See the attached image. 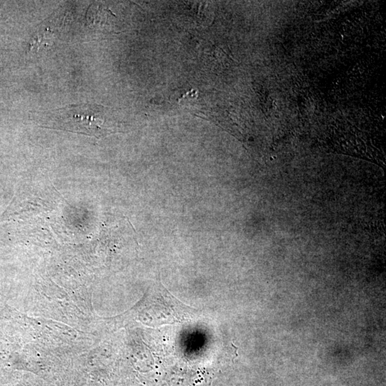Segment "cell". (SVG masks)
I'll return each instance as SVG.
<instances>
[{"instance_id": "6da1fadb", "label": "cell", "mask_w": 386, "mask_h": 386, "mask_svg": "<svg viewBox=\"0 0 386 386\" xmlns=\"http://www.w3.org/2000/svg\"><path fill=\"white\" fill-rule=\"evenodd\" d=\"M110 112L101 105H72L55 110L48 119L54 128L101 138L112 133Z\"/></svg>"}]
</instances>
